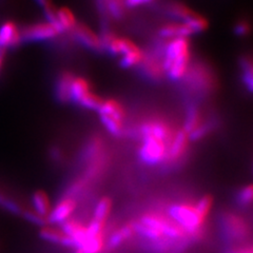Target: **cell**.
I'll return each instance as SVG.
<instances>
[{"instance_id": "d4e9b609", "label": "cell", "mask_w": 253, "mask_h": 253, "mask_svg": "<svg viewBox=\"0 0 253 253\" xmlns=\"http://www.w3.org/2000/svg\"><path fill=\"white\" fill-rule=\"evenodd\" d=\"M242 78L243 83L246 86L248 92H252L253 89V72H252V62L250 58L242 59Z\"/></svg>"}, {"instance_id": "7c38bea8", "label": "cell", "mask_w": 253, "mask_h": 253, "mask_svg": "<svg viewBox=\"0 0 253 253\" xmlns=\"http://www.w3.org/2000/svg\"><path fill=\"white\" fill-rule=\"evenodd\" d=\"M191 35H193V32L184 22L167 23L160 29V36L169 41L174 38H188Z\"/></svg>"}, {"instance_id": "cb8c5ba5", "label": "cell", "mask_w": 253, "mask_h": 253, "mask_svg": "<svg viewBox=\"0 0 253 253\" xmlns=\"http://www.w3.org/2000/svg\"><path fill=\"white\" fill-rule=\"evenodd\" d=\"M0 208L10 213H13L15 215L20 216L22 215L23 211H25V209H22L18 203H16L10 196H7L1 192H0Z\"/></svg>"}, {"instance_id": "ac0fdd59", "label": "cell", "mask_w": 253, "mask_h": 253, "mask_svg": "<svg viewBox=\"0 0 253 253\" xmlns=\"http://www.w3.org/2000/svg\"><path fill=\"white\" fill-rule=\"evenodd\" d=\"M74 76L69 73L65 72L62 73L58 81L56 83V95L57 98L60 101H68L69 100V91H70V85L71 83H72Z\"/></svg>"}, {"instance_id": "ffe728a7", "label": "cell", "mask_w": 253, "mask_h": 253, "mask_svg": "<svg viewBox=\"0 0 253 253\" xmlns=\"http://www.w3.org/2000/svg\"><path fill=\"white\" fill-rule=\"evenodd\" d=\"M39 235H41L42 240L49 242V243H53V244L63 245V242H65V240H66V234L63 233L61 230L47 227V226L42 227L41 231H39Z\"/></svg>"}, {"instance_id": "603a6c76", "label": "cell", "mask_w": 253, "mask_h": 253, "mask_svg": "<svg viewBox=\"0 0 253 253\" xmlns=\"http://www.w3.org/2000/svg\"><path fill=\"white\" fill-rule=\"evenodd\" d=\"M102 101H104V99H102L100 96H98V95L95 94L94 92L90 91L86 93L81 100H79L78 105L85 110L98 111L102 104Z\"/></svg>"}, {"instance_id": "4316f807", "label": "cell", "mask_w": 253, "mask_h": 253, "mask_svg": "<svg viewBox=\"0 0 253 253\" xmlns=\"http://www.w3.org/2000/svg\"><path fill=\"white\" fill-rule=\"evenodd\" d=\"M212 205H213L212 196L207 194V195H204L203 197H201L200 201L197 202L196 205L194 206V208H195V211L199 213V215L205 220L209 214V212L212 208Z\"/></svg>"}, {"instance_id": "5bb4252c", "label": "cell", "mask_w": 253, "mask_h": 253, "mask_svg": "<svg viewBox=\"0 0 253 253\" xmlns=\"http://www.w3.org/2000/svg\"><path fill=\"white\" fill-rule=\"evenodd\" d=\"M32 204H33V211L37 215L46 218L47 215L51 212V203L47 194L42 191V190H38L33 196H32ZM47 220V219H46Z\"/></svg>"}, {"instance_id": "9a60e30c", "label": "cell", "mask_w": 253, "mask_h": 253, "mask_svg": "<svg viewBox=\"0 0 253 253\" xmlns=\"http://www.w3.org/2000/svg\"><path fill=\"white\" fill-rule=\"evenodd\" d=\"M134 234H135V230H134L133 224L125 225L120 229V230L115 231L112 235H111L110 240L108 242V247L111 249H115L118 246H121V245L124 244L126 241L131 239Z\"/></svg>"}, {"instance_id": "5b68a950", "label": "cell", "mask_w": 253, "mask_h": 253, "mask_svg": "<svg viewBox=\"0 0 253 253\" xmlns=\"http://www.w3.org/2000/svg\"><path fill=\"white\" fill-rule=\"evenodd\" d=\"M60 34L61 32L51 23L46 21L37 22L20 30V43L52 41Z\"/></svg>"}, {"instance_id": "7a4b0ae2", "label": "cell", "mask_w": 253, "mask_h": 253, "mask_svg": "<svg viewBox=\"0 0 253 253\" xmlns=\"http://www.w3.org/2000/svg\"><path fill=\"white\" fill-rule=\"evenodd\" d=\"M169 215L189 236H199L202 234L204 219L195 211L194 206L189 204L172 205L169 209Z\"/></svg>"}, {"instance_id": "52a82bcc", "label": "cell", "mask_w": 253, "mask_h": 253, "mask_svg": "<svg viewBox=\"0 0 253 253\" xmlns=\"http://www.w3.org/2000/svg\"><path fill=\"white\" fill-rule=\"evenodd\" d=\"M189 140V134L183 129L178 130L171 138L166 161L176 162L183 157L187 151Z\"/></svg>"}, {"instance_id": "f546056e", "label": "cell", "mask_w": 253, "mask_h": 253, "mask_svg": "<svg viewBox=\"0 0 253 253\" xmlns=\"http://www.w3.org/2000/svg\"><path fill=\"white\" fill-rule=\"evenodd\" d=\"M234 32L237 36H246L250 32V26L247 21L241 20L235 25Z\"/></svg>"}, {"instance_id": "44dd1931", "label": "cell", "mask_w": 253, "mask_h": 253, "mask_svg": "<svg viewBox=\"0 0 253 253\" xmlns=\"http://www.w3.org/2000/svg\"><path fill=\"white\" fill-rule=\"evenodd\" d=\"M105 247V237L104 233L95 235L86 240L81 247L85 253H100Z\"/></svg>"}, {"instance_id": "6da1fadb", "label": "cell", "mask_w": 253, "mask_h": 253, "mask_svg": "<svg viewBox=\"0 0 253 253\" xmlns=\"http://www.w3.org/2000/svg\"><path fill=\"white\" fill-rule=\"evenodd\" d=\"M190 58L191 54L188 38L171 39L164 50L163 70L171 81L178 82L186 76Z\"/></svg>"}, {"instance_id": "30bf717a", "label": "cell", "mask_w": 253, "mask_h": 253, "mask_svg": "<svg viewBox=\"0 0 253 253\" xmlns=\"http://www.w3.org/2000/svg\"><path fill=\"white\" fill-rule=\"evenodd\" d=\"M141 136H153L165 141H171L172 133L169 126L162 121H149L141 126Z\"/></svg>"}, {"instance_id": "ba28073f", "label": "cell", "mask_w": 253, "mask_h": 253, "mask_svg": "<svg viewBox=\"0 0 253 253\" xmlns=\"http://www.w3.org/2000/svg\"><path fill=\"white\" fill-rule=\"evenodd\" d=\"M20 43V30L13 21H4L0 25V50L6 51Z\"/></svg>"}, {"instance_id": "4dcf8cb0", "label": "cell", "mask_w": 253, "mask_h": 253, "mask_svg": "<svg viewBox=\"0 0 253 253\" xmlns=\"http://www.w3.org/2000/svg\"><path fill=\"white\" fill-rule=\"evenodd\" d=\"M154 0H124V4L126 7L129 9H134V7H138L141 5H146L149 3H152Z\"/></svg>"}, {"instance_id": "7402d4cb", "label": "cell", "mask_w": 253, "mask_h": 253, "mask_svg": "<svg viewBox=\"0 0 253 253\" xmlns=\"http://www.w3.org/2000/svg\"><path fill=\"white\" fill-rule=\"evenodd\" d=\"M184 23H186V25L189 27V29L193 32V34L202 33V32L206 31L209 27L208 20L205 17H203L202 15L197 14L195 12L191 17H189L186 21H184Z\"/></svg>"}, {"instance_id": "484cf974", "label": "cell", "mask_w": 253, "mask_h": 253, "mask_svg": "<svg viewBox=\"0 0 253 253\" xmlns=\"http://www.w3.org/2000/svg\"><path fill=\"white\" fill-rule=\"evenodd\" d=\"M169 12L173 16V17L180 19L181 20L180 22L186 21L189 17H191V16L194 14V11L189 9L187 5L180 3V2L172 3L169 7Z\"/></svg>"}, {"instance_id": "8992f818", "label": "cell", "mask_w": 253, "mask_h": 253, "mask_svg": "<svg viewBox=\"0 0 253 253\" xmlns=\"http://www.w3.org/2000/svg\"><path fill=\"white\" fill-rule=\"evenodd\" d=\"M72 31L76 41L85 46L86 49L92 51L102 50L100 37L88 26L84 25V23H77Z\"/></svg>"}, {"instance_id": "8fae6325", "label": "cell", "mask_w": 253, "mask_h": 253, "mask_svg": "<svg viewBox=\"0 0 253 253\" xmlns=\"http://www.w3.org/2000/svg\"><path fill=\"white\" fill-rule=\"evenodd\" d=\"M224 227L229 237H232L234 240L243 239L247 233V226L245 220L232 213H228L223 218Z\"/></svg>"}, {"instance_id": "277c9868", "label": "cell", "mask_w": 253, "mask_h": 253, "mask_svg": "<svg viewBox=\"0 0 253 253\" xmlns=\"http://www.w3.org/2000/svg\"><path fill=\"white\" fill-rule=\"evenodd\" d=\"M142 142L139 148L140 161L147 166H157L167 158L170 142L153 136H141Z\"/></svg>"}, {"instance_id": "83f0119b", "label": "cell", "mask_w": 253, "mask_h": 253, "mask_svg": "<svg viewBox=\"0 0 253 253\" xmlns=\"http://www.w3.org/2000/svg\"><path fill=\"white\" fill-rule=\"evenodd\" d=\"M144 59V53L142 51L136 52V53H130V54H126L123 55V58L121 60V66L123 68H133L142 61Z\"/></svg>"}, {"instance_id": "836d02e7", "label": "cell", "mask_w": 253, "mask_h": 253, "mask_svg": "<svg viewBox=\"0 0 253 253\" xmlns=\"http://www.w3.org/2000/svg\"><path fill=\"white\" fill-rule=\"evenodd\" d=\"M234 253H252V250H251V248L242 249V250H239V251H235Z\"/></svg>"}, {"instance_id": "4fadbf2b", "label": "cell", "mask_w": 253, "mask_h": 253, "mask_svg": "<svg viewBox=\"0 0 253 253\" xmlns=\"http://www.w3.org/2000/svg\"><path fill=\"white\" fill-rule=\"evenodd\" d=\"M91 91V86L89 82L83 77H75L73 78L72 83L70 85L69 91V100L73 101L75 104H78L84 95Z\"/></svg>"}, {"instance_id": "9c48e42d", "label": "cell", "mask_w": 253, "mask_h": 253, "mask_svg": "<svg viewBox=\"0 0 253 253\" xmlns=\"http://www.w3.org/2000/svg\"><path fill=\"white\" fill-rule=\"evenodd\" d=\"M75 200L71 197L62 199L53 209H51L50 214L47 215V223L51 224H62L71 216L76 208Z\"/></svg>"}, {"instance_id": "e0dca14e", "label": "cell", "mask_w": 253, "mask_h": 253, "mask_svg": "<svg viewBox=\"0 0 253 253\" xmlns=\"http://www.w3.org/2000/svg\"><path fill=\"white\" fill-rule=\"evenodd\" d=\"M202 124V114L196 106H190L186 114L184 129L188 134L192 133Z\"/></svg>"}, {"instance_id": "2e32d148", "label": "cell", "mask_w": 253, "mask_h": 253, "mask_svg": "<svg viewBox=\"0 0 253 253\" xmlns=\"http://www.w3.org/2000/svg\"><path fill=\"white\" fill-rule=\"evenodd\" d=\"M57 19L62 32L72 31L77 25L75 15L69 9V7H66V6L57 9Z\"/></svg>"}, {"instance_id": "3957f363", "label": "cell", "mask_w": 253, "mask_h": 253, "mask_svg": "<svg viewBox=\"0 0 253 253\" xmlns=\"http://www.w3.org/2000/svg\"><path fill=\"white\" fill-rule=\"evenodd\" d=\"M99 120L107 131L114 136L122 135L126 112L120 102L114 99L102 101L98 110Z\"/></svg>"}, {"instance_id": "d6986e66", "label": "cell", "mask_w": 253, "mask_h": 253, "mask_svg": "<svg viewBox=\"0 0 253 253\" xmlns=\"http://www.w3.org/2000/svg\"><path fill=\"white\" fill-rule=\"evenodd\" d=\"M111 209H112V201H111L107 196L102 197V199L98 201L96 206H95L94 215L92 219L106 223L107 218L111 212Z\"/></svg>"}, {"instance_id": "f1b7e54d", "label": "cell", "mask_w": 253, "mask_h": 253, "mask_svg": "<svg viewBox=\"0 0 253 253\" xmlns=\"http://www.w3.org/2000/svg\"><path fill=\"white\" fill-rule=\"evenodd\" d=\"M252 199H253V187H252V185H248L246 187H244L239 193V202L242 205L246 206V205H249L252 202Z\"/></svg>"}, {"instance_id": "1f68e13d", "label": "cell", "mask_w": 253, "mask_h": 253, "mask_svg": "<svg viewBox=\"0 0 253 253\" xmlns=\"http://www.w3.org/2000/svg\"><path fill=\"white\" fill-rule=\"evenodd\" d=\"M34 1L42 7V9H46V7H49L51 5H53L52 0H34Z\"/></svg>"}, {"instance_id": "d6a6232c", "label": "cell", "mask_w": 253, "mask_h": 253, "mask_svg": "<svg viewBox=\"0 0 253 253\" xmlns=\"http://www.w3.org/2000/svg\"><path fill=\"white\" fill-rule=\"evenodd\" d=\"M4 51H1L0 50V70H1V67H2V62H3V57H4Z\"/></svg>"}]
</instances>
